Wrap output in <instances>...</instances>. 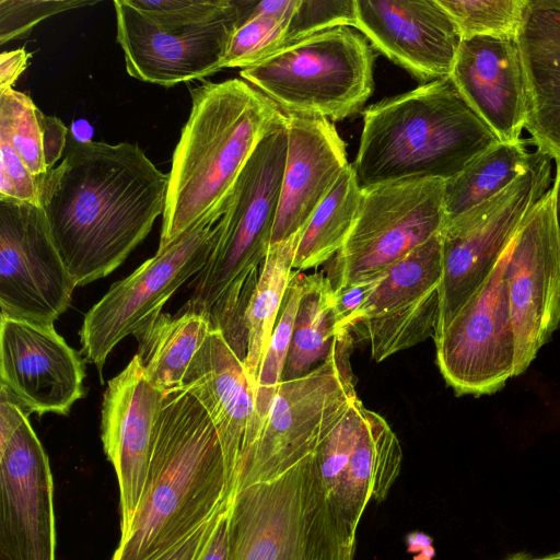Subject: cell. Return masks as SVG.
<instances>
[{"label": "cell", "instance_id": "obj_43", "mask_svg": "<svg viewBox=\"0 0 560 560\" xmlns=\"http://www.w3.org/2000/svg\"><path fill=\"white\" fill-rule=\"evenodd\" d=\"M407 550L409 552H427L434 556V549L432 548V540L429 536L423 533H410L407 536Z\"/></svg>", "mask_w": 560, "mask_h": 560}, {"label": "cell", "instance_id": "obj_4", "mask_svg": "<svg viewBox=\"0 0 560 560\" xmlns=\"http://www.w3.org/2000/svg\"><path fill=\"white\" fill-rule=\"evenodd\" d=\"M352 167L362 189L416 178L447 180L500 142L451 77L364 109Z\"/></svg>", "mask_w": 560, "mask_h": 560}, {"label": "cell", "instance_id": "obj_12", "mask_svg": "<svg viewBox=\"0 0 560 560\" xmlns=\"http://www.w3.org/2000/svg\"><path fill=\"white\" fill-rule=\"evenodd\" d=\"M54 482L27 413L0 394V560H55Z\"/></svg>", "mask_w": 560, "mask_h": 560}, {"label": "cell", "instance_id": "obj_34", "mask_svg": "<svg viewBox=\"0 0 560 560\" xmlns=\"http://www.w3.org/2000/svg\"><path fill=\"white\" fill-rule=\"evenodd\" d=\"M463 39L475 36L515 37L526 0H438Z\"/></svg>", "mask_w": 560, "mask_h": 560}, {"label": "cell", "instance_id": "obj_17", "mask_svg": "<svg viewBox=\"0 0 560 560\" xmlns=\"http://www.w3.org/2000/svg\"><path fill=\"white\" fill-rule=\"evenodd\" d=\"M75 287L42 208L0 199L1 315L54 325Z\"/></svg>", "mask_w": 560, "mask_h": 560}, {"label": "cell", "instance_id": "obj_27", "mask_svg": "<svg viewBox=\"0 0 560 560\" xmlns=\"http://www.w3.org/2000/svg\"><path fill=\"white\" fill-rule=\"evenodd\" d=\"M336 338V294L329 278L324 271L303 275L282 381L310 373L329 355Z\"/></svg>", "mask_w": 560, "mask_h": 560}, {"label": "cell", "instance_id": "obj_46", "mask_svg": "<svg viewBox=\"0 0 560 560\" xmlns=\"http://www.w3.org/2000/svg\"><path fill=\"white\" fill-rule=\"evenodd\" d=\"M538 560H560V551L540 557Z\"/></svg>", "mask_w": 560, "mask_h": 560}, {"label": "cell", "instance_id": "obj_10", "mask_svg": "<svg viewBox=\"0 0 560 560\" xmlns=\"http://www.w3.org/2000/svg\"><path fill=\"white\" fill-rule=\"evenodd\" d=\"M550 160L540 150L535 163L508 188L445 221L440 232L442 278L433 339L488 278L527 213L548 190Z\"/></svg>", "mask_w": 560, "mask_h": 560}, {"label": "cell", "instance_id": "obj_47", "mask_svg": "<svg viewBox=\"0 0 560 560\" xmlns=\"http://www.w3.org/2000/svg\"><path fill=\"white\" fill-rule=\"evenodd\" d=\"M432 557H433V555H431V553L421 552V555L415 557L413 560H431Z\"/></svg>", "mask_w": 560, "mask_h": 560}, {"label": "cell", "instance_id": "obj_5", "mask_svg": "<svg viewBox=\"0 0 560 560\" xmlns=\"http://www.w3.org/2000/svg\"><path fill=\"white\" fill-rule=\"evenodd\" d=\"M287 147L284 116L261 138L242 170L218 221L215 244L191 283L183 312L208 317L211 308L247 310L271 242Z\"/></svg>", "mask_w": 560, "mask_h": 560}, {"label": "cell", "instance_id": "obj_18", "mask_svg": "<svg viewBox=\"0 0 560 560\" xmlns=\"http://www.w3.org/2000/svg\"><path fill=\"white\" fill-rule=\"evenodd\" d=\"M442 278L440 233L390 267L348 325L381 362L434 337Z\"/></svg>", "mask_w": 560, "mask_h": 560}, {"label": "cell", "instance_id": "obj_2", "mask_svg": "<svg viewBox=\"0 0 560 560\" xmlns=\"http://www.w3.org/2000/svg\"><path fill=\"white\" fill-rule=\"evenodd\" d=\"M232 500L217 429L184 387L168 390L155 423L143 493L112 560H153Z\"/></svg>", "mask_w": 560, "mask_h": 560}, {"label": "cell", "instance_id": "obj_1", "mask_svg": "<svg viewBox=\"0 0 560 560\" xmlns=\"http://www.w3.org/2000/svg\"><path fill=\"white\" fill-rule=\"evenodd\" d=\"M167 185L137 143L71 141L42 177L39 207L75 285L109 275L145 238Z\"/></svg>", "mask_w": 560, "mask_h": 560}, {"label": "cell", "instance_id": "obj_31", "mask_svg": "<svg viewBox=\"0 0 560 560\" xmlns=\"http://www.w3.org/2000/svg\"><path fill=\"white\" fill-rule=\"evenodd\" d=\"M299 235L270 244L247 307L245 318L247 349L244 366L254 389L258 370L279 317L287 289L295 272L293 265Z\"/></svg>", "mask_w": 560, "mask_h": 560}, {"label": "cell", "instance_id": "obj_32", "mask_svg": "<svg viewBox=\"0 0 560 560\" xmlns=\"http://www.w3.org/2000/svg\"><path fill=\"white\" fill-rule=\"evenodd\" d=\"M298 2L258 1L234 32L222 68H248L288 45L289 24Z\"/></svg>", "mask_w": 560, "mask_h": 560}, {"label": "cell", "instance_id": "obj_8", "mask_svg": "<svg viewBox=\"0 0 560 560\" xmlns=\"http://www.w3.org/2000/svg\"><path fill=\"white\" fill-rule=\"evenodd\" d=\"M348 331L329 355L301 377L282 381L237 474L234 494L269 481L316 455L324 439L358 398Z\"/></svg>", "mask_w": 560, "mask_h": 560}, {"label": "cell", "instance_id": "obj_16", "mask_svg": "<svg viewBox=\"0 0 560 560\" xmlns=\"http://www.w3.org/2000/svg\"><path fill=\"white\" fill-rule=\"evenodd\" d=\"M398 438L377 412L357 398L320 443L316 465L323 491L352 533L371 501H384L399 476Z\"/></svg>", "mask_w": 560, "mask_h": 560}, {"label": "cell", "instance_id": "obj_11", "mask_svg": "<svg viewBox=\"0 0 560 560\" xmlns=\"http://www.w3.org/2000/svg\"><path fill=\"white\" fill-rule=\"evenodd\" d=\"M218 222L199 224L159 247L127 278L115 282L85 314L82 350L100 373L114 347L161 314L172 294L205 267L215 244Z\"/></svg>", "mask_w": 560, "mask_h": 560}, {"label": "cell", "instance_id": "obj_38", "mask_svg": "<svg viewBox=\"0 0 560 560\" xmlns=\"http://www.w3.org/2000/svg\"><path fill=\"white\" fill-rule=\"evenodd\" d=\"M0 199L39 207L42 177L34 176L4 140L0 139Z\"/></svg>", "mask_w": 560, "mask_h": 560}, {"label": "cell", "instance_id": "obj_28", "mask_svg": "<svg viewBox=\"0 0 560 560\" xmlns=\"http://www.w3.org/2000/svg\"><path fill=\"white\" fill-rule=\"evenodd\" d=\"M67 137L65 124L45 115L28 95L13 89L0 92V139L34 176L43 177L56 167L67 149Z\"/></svg>", "mask_w": 560, "mask_h": 560}, {"label": "cell", "instance_id": "obj_15", "mask_svg": "<svg viewBox=\"0 0 560 560\" xmlns=\"http://www.w3.org/2000/svg\"><path fill=\"white\" fill-rule=\"evenodd\" d=\"M505 257L506 250L445 330L434 339L439 370L457 396L494 394L514 376L515 339Z\"/></svg>", "mask_w": 560, "mask_h": 560}, {"label": "cell", "instance_id": "obj_40", "mask_svg": "<svg viewBox=\"0 0 560 560\" xmlns=\"http://www.w3.org/2000/svg\"><path fill=\"white\" fill-rule=\"evenodd\" d=\"M230 504L215 516L211 530L195 560H229Z\"/></svg>", "mask_w": 560, "mask_h": 560}, {"label": "cell", "instance_id": "obj_7", "mask_svg": "<svg viewBox=\"0 0 560 560\" xmlns=\"http://www.w3.org/2000/svg\"><path fill=\"white\" fill-rule=\"evenodd\" d=\"M374 59L357 28L337 26L283 46L240 75L285 116L339 121L371 96Z\"/></svg>", "mask_w": 560, "mask_h": 560}, {"label": "cell", "instance_id": "obj_44", "mask_svg": "<svg viewBox=\"0 0 560 560\" xmlns=\"http://www.w3.org/2000/svg\"><path fill=\"white\" fill-rule=\"evenodd\" d=\"M557 164V173L555 184L552 186L555 192V219L560 236V155L555 158Z\"/></svg>", "mask_w": 560, "mask_h": 560}, {"label": "cell", "instance_id": "obj_20", "mask_svg": "<svg viewBox=\"0 0 560 560\" xmlns=\"http://www.w3.org/2000/svg\"><path fill=\"white\" fill-rule=\"evenodd\" d=\"M164 395L149 381L137 355L108 382L104 394L101 438L118 479L120 539L127 535L143 493Z\"/></svg>", "mask_w": 560, "mask_h": 560}, {"label": "cell", "instance_id": "obj_29", "mask_svg": "<svg viewBox=\"0 0 560 560\" xmlns=\"http://www.w3.org/2000/svg\"><path fill=\"white\" fill-rule=\"evenodd\" d=\"M523 141L498 142L474 158L459 173L445 180V212L451 220L508 188L537 160Z\"/></svg>", "mask_w": 560, "mask_h": 560}, {"label": "cell", "instance_id": "obj_42", "mask_svg": "<svg viewBox=\"0 0 560 560\" xmlns=\"http://www.w3.org/2000/svg\"><path fill=\"white\" fill-rule=\"evenodd\" d=\"M32 57L24 47L3 51L0 56V92L12 89L28 66Z\"/></svg>", "mask_w": 560, "mask_h": 560}, {"label": "cell", "instance_id": "obj_36", "mask_svg": "<svg viewBox=\"0 0 560 560\" xmlns=\"http://www.w3.org/2000/svg\"><path fill=\"white\" fill-rule=\"evenodd\" d=\"M152 22L160 25H189L209 22L236 7L234 0H129Z\"/></svg>", "mask_w": 560, "mask_h": 560}, {"label": "cell", "instance_id": "obj_26", "mask_svg": "<svg viewBox=\"0 0 560 560\" xmlns=\"http://www.w3.org/2000/svg\"><path fill=\"white\" fill-rule=\"evenodd\" d=\"M210 330L209 318L200 313L156 316L135 335L139 343L136 355L149 381L164 393L180 387L190 361Z\"/></svg>", "mask_w": 560, "mask_h": 560}, {"label": "cell", "instance_id": "obj_21", "mask_svg": "<svg viewBox=\"0 0 560 560\" xmlns=\"http://www.w3.org/2000/svg\"><path fill=\"white\" fill-rule=\"evenodd\" d=\"M354 28L422 84L451 75L463 40L438 0H355Z\"/></svg>", "mask_w": 560, "mask_h": 560}, {"label": "cell", "instance_id": "obj_30", "mask_svg": "<svg viewBox=\"0 0 560 560\" xmlns=\"http://www.w3.org/2000/svg\"><path fill=\"white\" fill-rule=\"evenodd\" d=\"M362 195L349 164L300 232L294 270L302 272L328 262L342 248L357 221Z\"/></svg>", "mask_w": 560, "mask_h": 560}, {"label": "cell", "instance_id": "obj_24", "mask_svg": "<svg viewBox=\"0 0 560 560\" xmlns=\"http://www.w3.org/2000/svg\"><path fill=\"white\" fill-rule=\"evenodd\" d=\"M450 77L501 142L521 141L526 81L515 37L463 39Z\"/></svg>", "mask_w": 560, "mask_h": 560}, {"label": "cell", "instance_id": "obj_9", "mask_svg": "<svg viewBox=\"0 0 560 560\" xmlns=\"http://www.w3.org/2000/svg\"><path fill=\"white\" fill-rule=\"evenodd\" d=\"M362 190L354 226L325 269L335 291L385 275L446 221L443 179H405Z\"/></svg>", "mask_w": 560, "mask_h": 560}, {"label": "cell", "instance_id": "obj_23", "mask_svg": "<svg viewBox=\"0 0 560 560\" xmlns=\"http://www.w3.org/2000/svg\"><path fill=\"white\" fill-rule=\"evenodd\" d=\"M288 147L271 242L303 230L348 167L346 145L323 118L287 116Z\"/></svg>", "mask_w": 560, "mask_h": 560}, {"label": "cell", "instance_id": "obj_45", "mask_svg": "<svg viewBox=\"0 0 560 560\" xmlns=\"http://www.w3.org/2000/svg\"><path fill=\"white\" fill-rule=\"evenodd\" d=\"M539 558L533 557L530 553H527L525 551L515 552L504 560H538Z\"/></svg>", "mask_w": 560, "mask_h": 560}, {"label": "cell", "instance_id": "obj_41", "mask_svg": "<svg viewBox=\"0 0 560 560\" xmlns=\"http://www.w3.org/2000/svg\"><path fill=\"white\" fill-rule=\"evenodd\" d=\"M217 514L190 536L153 560H195L211 530Z\"/></svg>", "mask_w": 560, "mask_h": 560}, {"label": "cell", "instance_id": "obj_14", "mask_svg": "<svg viewBox=\"0 0 560 560\" xmlns=\"http://www.w3.org/2000/svg\"><path fill=\"white\" fill-rule=\"evenodd\" d=\"M505 281L517 376L560 325V236L552 187L530 209L510 243Z\"/></svg>", "mask_w": 560, "mask_h": 560}, {"label": "cell", "instance_id": "obj_37", "mask_svg": "<svg viewBox=\"0 0 560 560\" xmlns=\"http://www.w3.org/2000/svg\"><path fill=\"white\" fill-rule=\"evenodd\" d=\"M355 0H299L289 24L288 45L337 26L354 27Z\"/></svg>", "mask_w": 560, "mask_h": 560}, {"label": "cell", "instance_id": "obj_35", "mask_svg": "<svg viewBox=\"0 0 560 560\" xmlns=\"http://www.w3.org/2000/svg\"><path fill=\"white\" fill-rule=\"evenodd\" d=\"M92 0H0V44L24 38L43 20L63 11L94 5Z\"/></svg>", "mask_w": 560, "mask_h": 560}, {"label": "cell", "instance_id": "obj_39", "mask_svg": "<svg viewBox=\"0 0 560 560\" xmlns=\"http://www.w3.org/2000/svg\"><path fill=\"white\" fill-rule=\"evenodd\" d=\"M385 275L335 291L337 336L348 331L347 328L349 323L361 308L363 303L375 291Z\"/></svg>", "mask_w": 560, "mask_h": 560}, {"label": "cell", "instance_id": "obj_22", "mask_svg": "<svg viewBox=\"0 0 560 560\" xmlns=\"http://www.w3.org/2000/svg\"><path fill=\"white\" fill-rule=\"evenodd\" d=\"M182 387L201 404L217 429L233 498L238 470L258 433V416L254 385L220 330L209 331Z\"/></svg>", "mask_w": 560, "mask_h": 560}, {"label": "cell", "instance_id": "obj_3", "mask_svg": "<svg viewBox=\"0 0 560 560\" xmlns=\"http://www.w3.org/2000/svg\"><path fill=\"white\" fill-rule=\"evenodd\" d=\"M174 149L159 247L217 223L261 138L285 115L243 79L205 82Z\"/></svg>", "mask_w": 560, "mask_h": 560}, {"label": "cell", "instance_id": "obj_6", "mask_svg": "<svg viewBox=\"0 0 560 560\" xmlns=\"http://www.w3.org/2000/svg\"><path fill=\"white\" fill-rule=\"evenodd\" d=\"M229 560H353L355 534L328 502L316 455L230 502Z\"/></svg>", "mask_w": 560, "mask_h": 560}, {"label": "cell", "instance_id": "obj_33", "mask_svg": "<svg viewBox=\"0 0 560 560\" xmlns=\"http://www.w3.org/2000/svg\"><path fill=\"white\" fill-rule=\"evenodd\" d=\"M302 272L295 270L287 289L282 307L271 338L262 357L255 384V406L258 430L282 382V374L290 350L293 325L301 294Z\"/></svg>", "mask_w": 560, "mask_h": 560}, {"label": "cell", "instance_id": "obj_19", "mask_svg": "<svg viewBox=\"0 0 560 560\" xmlns=\"http://www.w3.org/2000/svg\"><path fill=\"white\" fill-rule=\"evenodd\" d=\"M83 378L79 353L54 325L1 315V395L27 415H67L83 396Z\"/></svg>", "mask_w": 560, "mask_h": 560}, {"label": "cell", "instance_id": "obj_13", "mask_svg": "<svg viewBox=\"0 0 560 560\" xmlns=\"http://www.w3.org/2000/svg\"><path fill=\"white\" fill-rule=\"evenodd\" d=\"M257 1H236L233 11L205 23L160 25L129 0H114L116 39L128 74L142 82L171 88L222 70L236 28Z\"/></svg>", "mask_w": 560, "mask_h": 560}, {"label": "cell", "instance_id": "obj_25", "mask_svg": "<svg viewBox=\"0 0 560 560\" xmlns=\"http://www.w3.org/2000/svg\"><path fill=\"white\" fill-rule=\"evenodd\" d=\"M526 81L524 128L530 142L560 155V0H526L515 36Z\"/></svg>", "mask_w": 560, "mask_h": 560}]
</instances>
